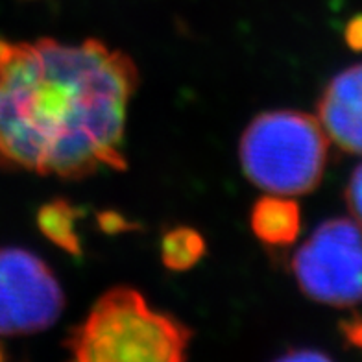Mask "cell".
<instances>
[{"label":"cell","instance_id":"6da1fadb","mask_svg":"<svg viewBox=\"0 0 362 362\" xmlns=\"http://www.w3.org/2000/svg\"><path fill=\"white\" fill-rule=\"evenodd\" d=\"M137 65L98 39H0V168L81 180L128 167L126 113Z\"/></svg>","mask_w":362,"mask_h":362},{"label":"cell","instance_id":"7a4b0ae2","mask_svg":"<svg viewBox=\"0 0 362 362\" xmlns=\"http://www.w3.org/2000/svg\"><path fill=\"white\" fill-rule=\"evenodd\" d=\"M192 333L176 318L150 309L143 294L128 286L105 292L69 334L72 357L81 362L185 358Z\"/></svg>","mask_w":362,"mask_h":362},{"label":"cell","instance_id":"3957f363","mask_svg":"<svg viewBox=\"0 0 362 362\" xmlns=\"http://www.w3.org/2000/svg\"><path fill=\"white\" fill-rule=\"evenodd\" d=\"M253 185L279 196L318 187L327 161V134L320 120L300 111H268L250 122L238 146Z\"/></svg>","mask_w":362,"mask_h":362},{"label":"cell","instance_id":"277c9868","mask_svg":"<svg viewBox=\"0 0 362 362\" xmlns=\"http://www.w3.org/2000/svg\"><path fill=\"white\" fill-rule=\"evenodd\" d=\"M292 272L310 300L333 307L362 301V229L348 218L316 228L292 257Z\"/></svg>","mask_w":362,"mask_h":362},{"label":"cell","instance_id":"5b68a950","mask_svg":"<svg viewBox=\"0 0 362 362\" xmlns=\"http://www.w3.org/2000/svg\"><path fill=\"white\" fill-rule=\"evenodd\" d=\"M65 307L62 285L47 262L28 250L0 248V334L21 337L45 331Z\"/></svg>","mask_w":362,"mask_h":362},{"label":"cell","instance_id":"8992f818","mask_svg":"<svg viewBox=\"0 0 362 362\" xmlns=\"http://www.w3.org/2000/svg\"><path fill=\"white\" fill-rule=\"evenodd\" d=\"M320 124L344 152L362 153V65L331 80L318 102Z\"/></svg>","mask_w":362,"mask_h":362},{"label":"cell","instance_id":"52a82bcc","mask_svg":"<svg viewBox=\"0 0 362 362\" xmlns=\"http://www.w3.org/2000/svg\"><path fill=\"white\" fill-rule=\"evenodd\" d=\"M252 229L268 246H288L301 229L300 205L279 194L264 196L252 209Z\"/></svg>","mask_w":362,"mask_h":362},{"label":"cell","instance_id":"ba28073f","mask_svg":"<svg viewBox=\"0 0 362 362\" xmlns=\"http://www.w3.org/2000/svg\"><path fill=\"white\" fill-rule=\"evenodd\" d=\"M81 216V211L67 200L48 202L37 213L39 231L54 243L57 248L65 250L72 255L81 253V240L76 231V220Z\"/></svg>","mask_w":362,"mask_h":362},{"label":"cell","instance_id":"9c48e42d","mask_svg":"<svg viewBox=\"0 0 362 362\" xmlns=\"http://www.w3.org/2000/svg\"><path fill=\"white\" fill-rule=\"evenodd\" d=\"M205 255V240L192 228H174L161 240V261L172 272H185Z\"/></svg>","mask_w":362,"mask_h":362},{"label":"cell","instance_id":"30bf717a","mask_svg":"<svg viewBox=\"0 0 362 362\" xmlns=\"http://www.w3.org/2000/svg\"><path fill=\"white\" fill-rule=\"evenodd\" d=\"M96 222H98V228L107 235H119L137 229V226L132 224L128 218H124L117 211H102L96 215Z\"/></svg>","mask_w":362,"mask_h":362},{"label":"cell","instance_id":"8fae6325","mask_svg":"<svg viewBox=\"0 0 362 362\" xmlns=\"http://www.w3.org/2000/svg\"><path fill=\"white\" fill-rule=\"evenodd\" d=\"M346 200H348V207L351 211V215L362 226V165H358L357 170L353 172L348 191H346Z\"/></svg>","mask_w":362,"mask_h":362},{"label":"cell","instance_id":"7c38bea8","mask_svg":"<svg viewBox=\"0 0 362 362\" xmlns=\"http://www.w3.org/2000/svg\"><path fill=\"white\" fill-rule=\"evenodd\" d=\"M344 37H346V43L351 50L362 52V13L349 19V23L346 24V30H344Z\"/></svg>","mask_w":362,"mask_h":362},{"label":"cell","instance_id":"4fadbf2b","mask_svg":"<svg viewBox=\"0 0 362 362\" xmlns=\"http://www.w3.org/2000/svg\"><path fill=\"white\" fill-rule=\"evenodd\" d=\"M340 329H342L344 339L348 340L351 346H355V348L362 349V316L348 320V322H342Z\"/></svg>","mask_w":362,"mask_h":362},{"label":"cell","instance_id":"5bb4252c","mask_svg":"<svg viewBox=\"0 0 362 362\" xmlns=\"http://www.w3.org/2000/svg\"><path fill=\"white\" fill-rule=\"evenodd\" d=\"M285 361H329L327 355L322 351H298L285 355Z\"/></svg>","mask_w":362,"mask_h":362},{"label":"cell","instance_id":"9a60e30c","mask_svg":"<svg viewBox=\"0 0 362 362\" xmlns=\"http://www.w3.org/2000/svg\"><path fill=\"white\" fill-rule=\"evenodd\" d=\"M4 358V351H2V346H0V361Z\"/></svg>","mask_w":362,"mask_h":362}]
</instances>
